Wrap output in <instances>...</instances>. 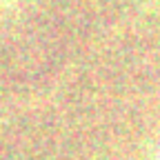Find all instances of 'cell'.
<instances>
[{"label":"cell","mask_w":160,"mask_h":160,"mask_svg":"<svg viewBox=\"0 0 160 160\" xmlns=\"http://www.w3.org/2000/svg\"><path fill=\"white\" fill-rule=\"evenodd\" d=\"M16 2V0H0V18H2L9 9H11V5Z\"/></svg>","instance_id":"cell-1"},{"label":"cell","mask_w":160,"mask_h":160,"mask_svg":"<svg viewBox=\"0 0 160 160\" xmlns=\"http://www.w3.org/2000/svg\"><path fill=\"white\" fill-rule=\"evenodd\" d=\"M156 160H160V140H158V149H156Z\"/></svg>","instance_id":"cell-2"}]
</instances>
